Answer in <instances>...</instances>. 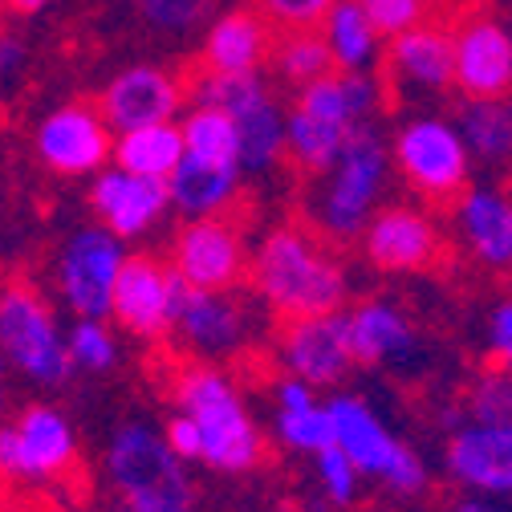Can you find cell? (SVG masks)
I'll return each instance as SVG.
<instances>
[{"instance_id": "18", "label": "cell", "mask_w": 512, "mask_h": 512, "mask_svg": "<svg viewBox=\"0 0 512 512\" xmlns=\"http://www.w3.org/2000/svg\"><path fill=\"white\" fill-rule=\"evenodd\" d=\"M382 61H387V86L411 90L419 98H443L447 90H456L452 25L439 17L391 37Z\"/></svg>"}, {"instance_id": "21", "label": "cell", "mask_w": 512, "mask_h": 512, "mask_svg": "<svg viewBox=\"0 0 512 512\" xmlns=\"http://www.w3.org/2000/svg\"><path fill=\"white\" fill-rule=\"evenodd\" d=\"M187 98V82L159 66H126L114 74L98 98V110L110 131H135L151 122H175Z\"/></svg>"}, {"instance_id": "36", "label": "cell", "mask_w": 512, "mask_h": 512, "mask_svg": "<svg viewBox=\"0 0 512 512\" xmlns=\"http://www.w3.org/2000/svg\"><path fill=\"white\" fill-rule=\"evenodd\" d=\"M139 13L159 33H191L212 17V0H139Z\"/></svg>"}, {"instance_id": "20", "label": "cell", "mask_w": 512, "mask_h": 512, "mask_svg": "<svg viewBox=\"0 0 512 512\" xmlns=\"http://www.w3.org/2000/svg\"><path fill=\"white\" fill-rule=\"evenodd\" d=\"M90 212L118 240H139L167 220L171 191L163 179H143L122 167H102L90 183Z\"/></svg>"}, {"instance_id": "37", "label": "cell", "mask_w": 512, "mask_h": 512, "mask_svg": "<svg viewBox=\"0 0 512 512\" xmlns=\"http://www.w3.org/2000/svg\"><path fill=\"white\" fill-rule=\"evenodd\" d=\"M334 5H338V0H256L261 17H265L277 33H289V29H317Z\"/></svg>"}, {"instance_id": "44", "label": "cell", "mask_w": 512, "mask_h": 512, "mask_svg": "<svg viewBox=\"0 0 512 512\" xmlns=\"http://www.w3.org/2000/svg\"><path fill=\"white\" fill-rule=\"evenodd\" d=\"M110 512H159V508H147V504H131V500H114Z\"/></svg>"}, {"instance_id": "24", "label": "cell", "mask_w": 512, "mask_h": 512, "mask_svg": "<svg viewBox=\"0 0 512 512\" xmlns=\"http://www.w3.org/2000/svg\"><path fill=\"white\" fill-rule=\"evenodd\" d=\"M387 102V82L378 74H326L309 86L297 90L293 106L322 118V122H338V126H362V122H374L378 106Z\"/></svg>"}, {"instance_id": "3", "label": "cell", "mask_w": 512, "mask_h": 512, "mask_svg": "<svg viewBox=\"0 0 512 512\" xmlns=\"http://www.w3.org/2000/svg\"><path fill=\"white\" fill-rule=\"evenodd\" d=\"M313 196L305 224L322 236L326 244H354L374 212L382 208V191L391 183V143L382 139L374 122H362L350 131L338 163L322 175L309 179Z\"/></svg>"}, {"instance_id": "38", "label": "cell", "mask_w": 512, "mask_h": 512, "mask_svg": "<svg viewBox=\"0 0 512 512\" xmlns=\"http://www.w3.org/2000/svg\"><path fill=\"white\" fill-rule=\"evenodd\" d=\"M488 362L512 370V293L488 309Z\"/></svg>"}, {"instance_id": "2", "label": "cell", "mask_w": 512, "mask_h": 512, "mask_svg": "<svg viewBox=\"0 0 512 512\" xmlns=\"http://www.w3.org/2000/svg\"><path fill=\"white\" fill-rule=\"evenodd\" d=\"M175 411L200 427V464L220 476H248L265 464V435L256 427L232 374L216 362H187L171 378Z\"/></svg>"}, {"instance_id": "32", "label": "cell", "mask_w": 512, "mask_h": 512, "mask_svg": "<svg viewBox=\"0 0 512 512\" xmlns=\"http://www.w3.org/2000/svg\"><path fill=\"white\" fill-rule=\"evenodd\" d=\"M273 431H277L281 447H289L297 456H309V460L322 452V447H334V423H330L326 403H313L301 411H277Z\"/></svg>"}, {"instance_id": "34", "label": "cell", "mask_w": 512, "mask_h": 512, "mask_svg": "<svg viewBox=\"0 0 512 512\" xmlns=\"http://www.w3.org/2000/svg\"><path fill=\"white\" fill-rule=\"evenodd\" d=\"M354 5L366 13V21L378 29L382 41H391L415 25H427L439 13V0H354Z\"/></svg>"}, {"instance_id": "12", "label": "cell", "mask_w": 512, "mask_h": 512, "mask_svg": "<svg viewBox=\"0 0 512 512\" xmlns=\"http://www.w3.org/2000/svg\"><path fill=\"white\" fill-rule=\"evenodd\" d=\"M443 472L464 496L512 500V419L456 423L443 443Z\"/></svg>"}, {"instance_id": "6", "label": "cell", "mask_w": 512, "mask_h": 512, "mask_svg": "<svg viewBox=\"0 0 512 512\" xmlns=\"http://www.w3.org/2000/svg\"><path fill=\"white\" fill-rule=\"evenodd\" d=\"M326 411H330V423H334V443L350 456L358 476L378 480L382 488L403 496V500H415V496L427 492L431 472H427L423 456L382 423L378 411L362 395L342 391L326 403Z\"/></svg>"}, {"instance_id": "23", "label": "cell", "mask_w": 512, "mask_h": 512, "mask_svg": "<svg viewBox=\"0 0 512 512\" xmlns=\"http://www.w3.org/2000/svg\"><path fill=\"white\" fill-rule=\"evenodd\" d=\"M277 29L261 17V9H228L212 17L200 49V70L208 74H265L269 57H273Z\"/></svg>"}, {"instance_id": "11", "label": "cell", "mask_w": 512, "mask_h": 512, "mask_svg": "<svg viewBox=\"0 0 512 512\" xmlns=\"http://www.w3.org/2000/svg\"><path fill=\"white\" fill-rule=\"evenodd\" d=\"M167 265L187 289H240L248 281V244L232 216L183 220L171 240Z\"/></svg>"}, {"instance_id": "22", "label": "cell", "mask_w": 512, "mask_h": 512, "mask_svg": "<svg viewBox=\"0 0 512 512\" xmlns=\"http://www.w3.org/2000/svg\"><path fill=\"white\" fill-rule=\"evenodd\" d=\"M354 366H411L419 358V330L391 297H366L346 309Z\"/></svg>"}, {"instance_id": "25", "label": "cell", "mask_w": 512, "mask_h": 512, "mask_svg": "<svg viewBox=\"0 0 512 512\" xmlns=\"http://www.w3.org/2000/svg\"><path fill=\"white\" fill-rule=\"evenodd\" d=\"M240 179H244L240 167L200 163V159L183 155V163H179L175 175L167 179L171 212H179L183 220H216V216H232V208H236L240 196H244Z\"/></svg>"}, {"instance_id": "15", "label": "cell", "mask_w": 512, "mask_h": 512, "mask_svg": "<svg viewBox=\"0 0 512 512\" xmlns=\"http://www.w3.org/2000/svg\"><path fill=\"white\" fill-rule=\"evenodd\" d=\"M175 342L196 358V362H216L232 358L248 346L252 322H248V305L236 297V289H187L179 293L175 305Z\"/></svg>"}, {"instance_id": "27", "label": "cell", "mask_w": 512, "mask_h": 512, "mask_svg": "<svg viewBox=\"0 0 512 512\" xmlns=\"http://www.w3.org/2000/svg\"><path fill=\"white\" fill-rule=\"evenodd\" d=\"M456 126L468 143L472 163L508 167L512 163V98H460Z\"/></svg>"}, {"instance_id": "17", "label": "cell", "mask_w": 512, "mask_h": 512, "mask_svg": "<svg viewBox=\"0 0 512 512\" xmlns=\"http://www.w3.org/2000/svg\"><path fill=\"white\" fill-rule=\"evenodd\" d=\"M114 155V135L98 106L70 102L45 114L37 126V159L53 175H98Z\"/></svg>"}, {"instance_id": "5", "label": "cell", "mask_w": 512, "mask_h": 512, "mask_svg": "<svg viewBox=\"0 0 512 512\" xmlns=\"http://www.w3.org/2000/svg\"><path fill=\"white\" fill-rule=\"evenodd\" d=\"M391 167L427 208H452L472 187V155L456 118L415 114L391 139Z\"/></svg>"}, {"instance_id": "43", "label": "cell", "mask_w": 512, "mask_h": 512, "mask_svg": "<svg viewBox=\"0 0 512 512\" xmlns=\"http://www.w3.org/2000/svg\"><path fill=\"white\" fill-rule=\"evenodd\" d=\"M49 0H9V9L13 13H37V9H45Z\"/></svg>"}, {"instance_id": "7", "label": "cell", "mask_w": 512, "mask_h": 512, "mask_svg": "<svg viewBox=\"0 0 512 512\" xmlns=\"http://www.w3.org/2000/svg\"><path fill=\"white\" fill-rule=\"evenodd\" d=\"M0 358L33 387H61L74 374L66 330L33 281L0 285Z\"/></svg>"}, {"instance_id": "33", "label": "cell", "mask_w": 512, "mask_h": 512, "mask_svg": "<svg viewBox=\"0 0 512 512\" xmlns=\"http://www.w3.org/2000/svg\"><path fill=\"white\" fill-rule=\"evenodd\" d=\"M66 354L74 370L86 374H106L118 362V338L106 322H94V317H74V326L66 330Z\"/></svg>"}, {"instance_id": "1", "label": "cell", "mask_w": 512, "mask_h": 512, "mask_svg": "<svg viewBox=\"0 0 512 512\" xmlns=\"http://www.w3.org/2000/svg\"><path fill=\"white\" fill-rule=\"evenodd\" d=\"M248 285L281 322L342 313L350 297V277L334 244L301 220H285L256 240L248 252Z\"/></svg>"}, {"instance_id": "9", "label": "cell", "mask_w": 512, "mask_h": 512, "mask_svg": "<svg viewBox=\"0 0 512 512\" xmlns=\"http://www.w3.org/2000/svg\"><path fill=\"white\" fill-rule=\"evenodd\" d=\"M126 240L106 232L102 224H86L66 236V244L57 248V297L74 317H94L106 322L110 317V297L118 269L126 261Z\"/></svg>"}, {"instance_id": "4", "label": "cell", "mask_w": 512, "mask_h": 512, "mask_svg": "<svg viewBox=\"0 0 512 512\" xmlns=\"http://www.w3.org/2000/svg\"><path fill=\"white\" fill-rule=\"evenodd\" d=\"M102 464L118 500L147 504L159 512H196V484L187 476V464L163 439V427L139 419L118 423Z\"/></svg>"}, {"instance_id": "26", "label": "cell", "mask_w": 512, "mask_h": 512, "mask_svg": "<svg viewBox=\"0 0 512 512\" xmlns=\"http://www.w3.org/2000/svg\"><path fill=\"white\" fill-rule=\"evenodd\" d=\"M187 147H183V131L179 122H151V126H135V131H122L114 139V167L143 175V179H171L175 167L183 163Z\"/></svg>"}, {"instance_id": "19", "label": "cell", "mask_w": 512, "mask_h": 512, "mask_svg": "<svg viewBox=\"0 0 512 512\" xmlns=\"http://www.w3.org/2000/svg\"><path fill=\"white\" fill-rule=\"evenodd\" d=\"M452 228L472 265L496 277H512V191L472 183L452 204Z\"/></svg>"}, {"instance_id": "28", "label": "cell", "mask_w": 512, "mask_h": 512, "mask_svg": "<svg viewBox=\"0 0 512 512\" xmlns=\"http://www.w3.org/2000/svg\"><path fill=\"white\" fill-rule=\"evenodd\" d=\"M317 29L330 45L338 74H374V66L382 61V37L354 0H338Z\"/></svg>"}, {"instance_id": "35", "label": "cell", "mask_w": 512, "mask_h": 512, "mask_svg": "<svg viewBox=\"0 0 512 512\" xmlns=\"http://www.w3.org/2000/svg\"><path fill=\"white\" fill-rule=\"evenodd\" d=\"M313 476H317V488H322V496L338 508L354 504L358 500V468L350 464V456L342 452V447H322V452L313 456Z\"/></svg>"}, {"instance_id": "8", "label": "cell", "mask_w": 512, "mask_h": 512, "mask_svg": "<svg viewBox=\"0 0 512 512\" xmlns=\"http://www.w3.org/2000/svg\"><path fill=\"white\" fill-rule=\"evenodd\" d=\"M78 464V431L53 403H29L13 423H0V476L21 484L66 480Z\"/></svg>"}, {"instance_id": "16", "label": "cell", "mask_w": 512, "mask_h": 512, "mask_svg": "<svg viewBox=\"0 0 512 512\" xmlns=\"http://www.w3.org/2000/svg\"><path fill=\"white\" fill-rule=\"evenodd\" d=\"M273 354H277L285 374L309 382L313 391L338 387V382L354 370L350 334H346V309L342 313L293 317V322H281Z\"/></svg>"}, {"instance_id": "29", "label": "cell", "mask_w": 512, "mask_h": 512, "mask_svg": "<svg viewBox=\"0 0 512 512\" xmlns=\"http://www.w3.org/2000/svg\"><path fill=\"white\" fill-rule=\"evenodd\" d=\"M346 139H350V126L322 122L297 106L285 114V163L305 179H322L338 163Z\"/></svg>"}, {"instance_id": "42", "label": "cell", "mask_w": 512, "mask_h": 512, "mask_svg": "<svg viewBox=\"0 0 512 512\" xmlns=\"http://www.w3.org/2000/svg\"><path fill=\"white\" fill-rule=\"evenodd\" d=\"M9 378H13V370H9L5 358H0V419H5V411H9Z\"/></svg>"}, {"instance_id": "13", "label": "cell", "mask_w": 512, "mask_h": 512, "mask_svg": "<svg viewBox=\"0 0 512 512\" xmlns=\"http://www.w3.org/2000/svg\"><path fill=\"white\" fill-rule=\"evenodd\" d=\"M183 281L175 269L151 252H131L118 269L114 297H110V317L143 342H159L175 326V305H179Z\"/></svg>"}, {"instance_id": "31", "label": "cell", "mask_w": 512, "mask_h": 512, "mask_svg": "<svg viewBox=\"0 0 512 512\" xmlns=\"http://www.w3.org/2000/svg\"><path fill=\"white\" fill-rule=\"evenodd\" d=\"M269 66L277 78H285L293 90H301L317 78L334 74V57H330L322 29H289V33H277Z\"/></svg>"}, {"instance_id": "30", "label": "cell", "mask_w": 512, "mask_h": 512, "mask_svg": "<svg viewBox=\"0 0 512 512\" xmlns=\"http://www.w3.org/2000/svg\"><path fill=\"white\" fill-rule=\"evenodd\" d=\"M183 147L200 163H220V167H240V126L232 114L216 106H191L187 118H179Z\"/></svg>"}, {"instance_id": "14", "label": "cell", "mask_w": 512, "mask_h": 512, "mask_svg": "<svg viewBox=\"0 0 512 512\" xmlns=\"http://www.w3.org/2000/svg\"><path fill=\"white\" fill-rule=\"evenodd\" d=\"M452 45L460 98H512V25L488 9H468L452 25Z\"/></svg>"}, {"instance_id": "39", "label": "cell", "mask_w": 512, "mask_h": 512, "mask_svg": "<svg viewBox=\"0 0 512 512\" xmlns=\"http://www.w3.org/2000/svg\"><path fill=\"white\" fill-rule=\"evenodd\" d=\"M163 439L171 443V452H175L183 464H200L204 439H200V427L191 423L183 411H171V415H167V423H163Z\"/></svg>"}, {"instance_id": "10", "label": "cell", "mask_w": 512, "mask_h": 512, "mask_svg": "<svg viewBox=\"0 0 512 512\" xmlns=\"http://www.w3.org/2000/svg\"><path fill=\"white\" fill-rule=\"evenodd\" d=\"M366 265L378 273H431L443 265V232L431 216V208L419 204H382L366 232L358 236Z\"/></svg>"}, {"instance_id": "41", "label": "cell", "mask_w": 512, "mask_h": 512, "mask_svg": "<svg viewBox=\"0 0 512 512\" xmlns=\"http://www.w3.org/2000/svg\"><path fill=\"white\" fill-rule=\"evenodd\" d=\"M447 512H504V508H496L492 500H480V496H460Z\"/></svg>"}, {"instance_id": "40", "label": "cell", "mask_w": 512, "mask_h": 512, "mask_svg": "<svg viewBox=\"0 0 512 512\" xmlns=\"http://www.w3.org/2000/svg\"><path fill=\"white\" fill-rule=\"evenodd\" d=\"M25 61V45L17 37H0V78H13Z\"/></svg>"}]
</instances>
